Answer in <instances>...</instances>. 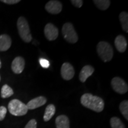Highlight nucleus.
I'll return each mask as SVG.
<instances>
[{
    "label": "nucleus",
    "mask_w": 128,
    "mask_h": 128,
    "mask_svg": "<svg viewBox=\"0 0 128 128\" xmlns=\"http://www.w3.org/2000/svg\"><path fill=\"white\" fill-rule=\"evenodd\" d=\"M119 109L121 113L124 118L128 120V100H124L121 102L119 105Z\"/></svg>",
    "instance_id": "412c9836"
},
{
    "label": "nucleus",
    "mask_w": 128,
    "mask_h": 128,
    "mask_svg": "<svg viewBox=\"0 0 128 128\" xmlns=\"http://www.w3.org/2000/svg\"><path fill=\"white\" fill-rule=\"evenodd\" d=\"M62 33L66 40L71 44L77 42L78 37L77 33L74 28V26L71 23H65L62 26Z\"/></svg>",
    "instance_id": "39448f33"
},
{
    "label": "nucleus",
    "mask_w": 128,
    "mask_h": 128,
    "mask_svg": "<svg viewBox=\"0 0 128 128\" xmlns=\"http://www.w3.org/2000/svg\"><path fill=\"white\" fill-rule=\"evenodd\" d=\"M1 68V60H0V69Z\"/></svg>",
    "instance_id": "bb28decb"
},
{
    "label": "nucleus",
    "mask_w": 128,
    "mask_h": 128,
    "mask_svg": "<svg viewBox=\"0 0 128 128\" xmlns=\"http://www.w3.org/2000/svg\"><path fill=\"white\" fill-rule=\"evenodd\" d=\"M0 81H1V76H0Z\"/></svg>",
    "instance_id": "cd10ccee"
},
{
    "label": "nucleus",
    "mask_w": 128,
    "mask_h": 128,
    "mask_svg": "<svg viewBox=\"0 0 128 128\" xmlns=\"http://www.w3.org/2000/svg\"><path fill=\"white\" fill-rule=\"evenodd\" d=\"M47 100L44 96H39L36 98L32 99L27 104L28 110H33L45 104Z\"/></svg>",
    "instance_id": "9b49d317"
},
{
    "label": "nucleus",
    "mask_w": 128,
    "mask_h": 128,
    "mask_svg": "<svg viewBox=\"0 0 128 128\" xmlns=\"http://www.w3.org/2000/svg\"><path fill=\"white\" fill-rule=\"evenodd\" d=\"M6 114H7V108L6 107H0V121H2L4 119Z\"/></svg>",
    "instance_id": "4be33fe9"
},
{
    "label": "nucleus",
    "mask_w": 128,
    "mask_h": 128,
    "mask_svg": "<svg viewBox=\"0 0 128 128\" xmlns=\"http://www.w3.org/2000/svg\"><path fill=\"white\" fill-rule=\"evenodd\" d=\"M1 1L4 3H6V4H10V5L16 4L20 2V0H2V1Z\"/></svg>",
    "instance_id": "a878e982"
},
{
    "label": "nucleus",
    "mask_w": 128,
    "mask_h": 128,
    "mask_svg": "<svg viewBox=\"0 0 128 128\" xmlns=\"http://www.w3.org/2000/svg\"><path fill=\"white\" fill-rule=\"evenodd\" d=\"M44 33L48 40H55L58 37V28L52 23H48L44 27Z\"/></svg>",
    "instance_id": "0eeeda50"
},
{
    "label": "nucleus",
    "mask_w": 128,
    "mask_h": 128,
    "mask_svg": "<svg viewBox=\"0 0 128 128\" xmlns=\"http://www.w3.org/2000/svg\"><path fill=\"white\" fill-rule=\"evenodd\" d=\"M81 103L85 108L97 113L103 111L104 108V102L103 99L90 93H86L81 96Z\"/></svg>",
    "instance_id": "f257e3e1"
},
{
    "label": "nucleus",
    "mask_w": 128,
    "mask_h": 128,
    "mask_svg": "<svg viewBox=\"0 0 128 128\" xmlns=\"http://www.w3.org/2000/svg\"><path fill=\"white\" fill-rule=\"evenodd\" d=\"M37 122L35 119H32L28 122L24 128H36Z\"/></svg>",
    "instance_id": "5701e85b"
},
{
    "label": "nucleus",
    "mask_w": 128,
    "mask_h": 128,
    "mask_svg": "<svg viewBox=\"0 0 128 128\" xmlns=\"http://www.w3.org/2000/svg\"><path fill=\"white\" fill-rule=\"evenodd\" d=\"M93 2L96 7L101 10H106L110 5L109 0H94Z\"/></svg>",
    "instance_id": "a211bd4d"
},
{
    "label": "nucleus",
    "mask_w": 128,
    "mask_h": 128,
    "mask_svg": "<svg viewBox=\"0 0 128 128\" xmlns=\"http://www.w3.org/2000/svg\"><path fill=\"white\" fill-rule=\"evenodd\" d=\"M111 86L115 92L119 94H125L128 90V86L126 82L122 78L118 76L112 80Z\"/></svg>",
    "instance_id": "423d86ee"
},
{
    "label": "nucleus",
    "mask_w": 128,
    "mask_h": 128,
    "mask_svg": "<svg viewBox=\"0 0 128 128\" xmlns=\"http://www.w3.org/2000/svg\"><path fill=\"white\" fill-rule=\"evenodd\" d=\"M56 128H70V120L65 115L58 116L55 120Z\"/></svg>",
    "instance_id": "2eb2a0df"
},
{
    "label": "nucleus",
    "mask_w": 128,
    "mask_h": 128,
    "mask_svg": "<svg viewBox=\"0 0 128 128\" xmlns=\"http://www.w3.org/2000/svg\"><path fill=\"white\" fill-rule=\"evenodd\" d=\"M39 62L41 66L44 68H48V67L49 66V65H50V63H49V62L47 60H45V59H42V58L40 59Z\"/></svg>",
    "instance_id": "b1692460"
},
{
    "label": "nucleus",
    "mask_w": 128,
    "mask_h": 128,
    "mask_svg": "<svg viewBox=\"0 0 128 128\" xmlns=\"http://www.w3.org/2000/svg\"><path fill=\"white\" fill-rule=\"evenodd\" d=\"M114 45L117 50L120 53L125 52L127 48V41L126 38L122 35H119L114 40Z\"/></svg>",
    "instance_id": "f8f14e48"
},
{
    "label": "nucleus",
    "mask_w": 128,
    "mask_h": 128,
    "mask_svg": "<svg viewBox=\"0 0 128 128\" xmlns=\"http://www.w3.org/2000/svg\"><path fill=\"white\" fill-rule=\"evenodd\" d=\"M119 20L122 25V28L126 33L128 32V14L125 12H121L119 14Z\"/></svg>",
    "instance_id": "f3484780"
},
{
    "label": "nucleus",
    "mask_w": 128,
    "mask_h": 128,
    "mask_svg": "<svg viewBox=\"0 0 128 128\" xmlns=\"http://www.w3.org/2000/svg\"><path fill=\"white\" fill-rule=\"evenodd\" d=\"M17 25L19 35L22 39L26 43L30 42L32 40V37L29 25L26 19L21 16L17 20Z\"/></svg>",
    "instance_id": "f03ea898"
},
{
    "label": "nucleus",
    "mask_w": 128,
    "mask_h": 128,
    "mask_svg": "<svg viewBox=\"0 0 128 128\" xmlns=\"http://www.w3.org/2000/svg\"><path fill=\"white\" fill-rule=\"evenodd\" d=\"M8 108L11 114L16 116H22L26 114L28 112L27 106L18 99H13L8 103Z\"/></svg>",
    "instance_id": "20e7f679"
},
{
    "label": "nucleus",
    "mask_w": 128,
    "mask_h": 128,
    "mask_svg": "<svg viewBox=\"0 0 128 128\" xmlns=\"http://www.w3.org/2000/svg\"><path fill=\"white\" fill-rule=\"evenodd\" d=\"M25 66V60L23 58L17 56L13 60L12 64V69L14 73L19 74L23 71Z\"/></svg>",
    "instance_id": "9d476101"
},
{
    "label": "nucleus",
    "mask_w": 128,
    "mask_h": 128,
    "mask_svg": "<svg viewBox=\"0 0 128 128\" xmlns=\"http://www.w3.org/2000/svg\"><path fill=\"white\" fill-rule=\"evenodd\" d=\"M12 45V39L7 34L0 35V51H6Z\"/></svg>",
    "instance_id": "4468645a"
},
{
    "label": "nucleus",
    "mask_w": 128,
    "mask_h": 128,
    "mask_svg": "<svg viewBox=\"0 0 128 128\" xmlns=\"http://www.w3.org/2000/svg\"><path fill=\"white\" fill-rule=\"evenodd\" d=\"M45 9L48 12L52 14L60 13L62 10L61 2L56 0H52L49 1L45 5Z\"/></svg>",
    "instance_id": "1a4fd4ad"
},
{
    "label": "nucleus",
    "mask_w": 128,
    "mask_h": 128,
    "mask_svg": "<svg viewBox=\"0 0 128 128\" xmlns=\"http://www.w3.org/2000/svg\"><path fill=\"white\" fill-rule=\"evenodd\" d=\"M94 68L91 65H86L81 70L79 75V78L81 82H85L87 78L93 74Z\"/></svg>",
    "instance_id": "ddd939ff"
},
{
    "label": "nucleus",
    "mask_w": 128,
    "mask_h": 128,
    "mask_svg": "<svg viewBox=\"0 0 128 128\" xmlns=\"http://www.w3.org/2000/svg\"><path fill=\"white\" fill-rule=\"evenodd\" d=\"M13 94L14 92L12 89L7 84H5L2 86L1 91V96L2 98H8V97L13 95Z\"/></svg>",
    "instance_id": "6ab92c4d"
},
{
    "label": "nucleus",
    "mask_w": 128,
    "mask_h": 128,
    "mask_svg": "<svg viewBox=\"0 0 128 128\" xmlns=\"http://www.w3.org/2000/svg\"><path fill=\"white\" fill-rule=\"evenodd\" d=\"M97 52L99 57L104 62H108L113 58V48L107 42L102 41L97 44Z\"/></svg>",
    "instance_id": "7ed1b4c3"
},
{
    "label": "nucleus",
    "mask_w": 128,
    "mask_h": 128,
    "mask_svg": "<svg viewBox=\"0 0 128 128\" xmlns=\"http://www.w3.org/2000/svg\"><path fill=\"white\" fill-rule=\"evenodd\" d=\"M60 73L64 80L69 81L74 77L75 75V71L74 67L71 64L65 62L62 64Z\"/></svg>",
    "instance_id": "6e6552de"
},
{
    "label": "nucleus",
    "mask_w": 128,
    "mask_h": 128,
    "mask_svg": "<svg viewBox=\"0 0 128 128\" xmlns=\"http://www.w3.org/2000/svg\"><path fill=\"white\" fill-rule=\"evenodd\" d=\"M110 126L112 128H125L124 123L119 118L117 117H113L110 119Z\"/></svg>",
    "instance_id": "aec40b11"
},
{
    "label": "nucleus",
    "mask_w": 128,
    "mask_h": 128,
    "mask_svg": "<svg viewBox=\"0 0 128 128\" xmlns=\"http://www.w3.org/2000/svg\"><path fill=\"white\" fill-rule=\"evenodd\" d=\"M71 2L75 7L77 8H81L83 4V1L82 0H72Z\"/></svg>",
    "instance_id": "393cba45"
},
{
    "label": "nucleus",
    "mask_w": 128,
    "mask_h": 128,
    "mask_svg": "<svg viewBox=\"0 0 128 128\" xmlns=\"http://www.w3.org/2000/svg\"><path fill=\"white\" fill-rule=\"evenodd\" d=\"M55 107L52 104H50L46 107L44 116V122H48L54 116L55 113Z\"/></svg>",
    "instance_id": "dca6fc26"
}]
</instances>
